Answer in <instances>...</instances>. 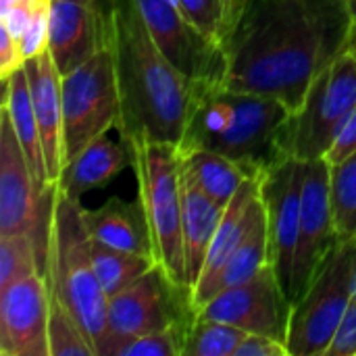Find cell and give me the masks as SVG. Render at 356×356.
<instances>
[{
	"instance_id": "6da1fadb",
	"label": "cell",
	"mask_w": 356,
	"mask_h": 356,
	"mask_svg": "<svg viewBox=\"0 0 356 356\" xmlns=\"http://www.w3.org/2000/svg\"><path fill=\"white\" fill-rule=\"evenodd\" d=\"M353 31L350 0H229L223 86L294 111L313 79L348 50Z\"/></svg>"
},
{
	"instance_id": "7a4b0ae2",
	"label": "cell",
	"mask_w": 356,
	"mask_h": 356,
	"mask_svg": "<svg viewBox=\"0 0 356 356\" xmlns=\"http://www.w3.org/2000/svg\"><path fill=\"white\" fill-rule=\"evenodd\" d=\"M108 50L119 90L121 138L179 146L194 83L159 50L136 0H115Z\"/></svg>"
},
{
	"instance_id": "3957f363",
	"label": "cell",
	"mask_w": 356,
	"mask_h": 356,
	"mask_svg": "<svg viewBox=\"0 0 356 356\" xmlns=\"http://www.w3.org/2000/svg\"><path fill=\"white\" fill-rule=\"evenodd\" d=\"M290 108L269 96L232 90L223 83H194L179 150H213L238 163L248 177L284 161L277 131Z\"/></svg>"
},
{
	"instance_id": "277c9868",
	"label": "cell",
	"mask_w": 356,
	"mask_h": 356,
	"mask_svg": "<svg viewBox=\"0 0 356 356\" xmlns=\"http://www.w3.org/2000/svg\"><path fill=\"white\" fill-rule=\"evenodd\" d=\"M81 209L79 200L67 196L56 184L44 280L48 294L71 311L98 355V346L106 332L108 296L94 271L92 238L83 223Z\"/></svg>"
},
{
	"instance_id": "5b68a950",
	"label": "cell",
	"mask_w": 356,
	"mask_h": 356,
	"mask_svg": "<svg viewBox=\"0 0 356 356\" xmlns=\"http://www.w3.org/2000/svg\"><path fill=\"white\" fill-rule=\"evenodd\" d=\"M134 169L138 192L150 227L154 261L171 280L188 284L186 248L181 227V186H179V150L175 144L134 140Z\"/></svg>"
},
{
	"instance_id": "8992f818",
	"label": "cell",
	"mask_w": 356,
	"mask_h": 356,
	"mask_svg": "<svg viewBox=\"0 0 356 356\" xmlns=\"http://www.w3.org/2000/svg\"><path fill=\"white\" fill-rule=\"evenodd\" d=\"M355 108L356 58L346 50L313 79L298 108L282 123L277 131L282 156L305 163L325 159Z\"/></svg>"
},
{
	"instance_id": "52a82bcc",
	"label": "cell",
	"mask_w": 356,
	"mask_h": 356,
	"mask_svg": "<svg viewBox=\"0 0 356 356\" xmlns=\"http://www.w3.org/2000/svg\"><path fill=\"white\" fill-rule=\"evenodd\" d=\"M198 319L192 288L167 275L161 265L108 298L106 332L96 356H115L119 344L129 338L173 330L184 342Z\"/></svg>"
},
{
	"instance_id": "ba28073f",
	"label": "cell",
	"mask_w": 356,
	"mask_h": 356,
	"mask_svg": "<svg viewBox=\"0 0 356 356\" xmlns=\"http://www.w3.org/2000/svg\"><path fill=\"white\" fill-rule=\"evenodd\" d=\"M356 294V238L338 240L321 261L305 294L292 305L288 355L325 356Z\"/></svg>"
},
{
	"instance_id": "9c48e42d",
	"label": "cell",
	"mask_w": 356,
	"mask_h": 356,
	"mask_svg": "<svg viewBox=\"0 0 356 356\" xmlns=\"http://www.w3.org/2000/svg\"><path fill=\"white\" fill-rule=\"evenodd\" d=\"M60 102L63 159L69 163L92 140L119 123L121 104L108 48H102L88 63L60 77Z\"/></svg>"
},
{
	"instance_id": "30bf717a",
	"label": "cell",
	"mask_w": 356,
	"mask_h": 356,
	"mask_svg": "<svg viewBox=\"0 0 356 356\" xmlns=\"http://www.w3.org/2000/svg\"><path fill=\"white\" fill-rule=\"evenodd\" d=\"M56 181L40 186L29 169L8 115H0V234L31 236L46 267Z\"/></svg>"
},
{
	"instance_id": "8fae6325",
	"label": "cell",
	"mask_w": 356,
	"mask_h": 356,
	"mask_svg": "<svg viewBox=\"0 0 356 356\" xmlns=\"http://www.w3.org/2000/svg\"><path fill=\"white\" fill-rule=\"evenodd\" d=\"M165 58L192 83H223L227 60L219 42L204 35L175 0H136Z\"/></svg>"
},
{
	"instance_id": "7c38bea8",
	"label": "cell",
	"mask_w": 356,
	"mask_h": 356,
	"mask_svg": "<svg viewBox=\"0 0 356 356\" xmlns=\"http://www.w3.org/2000/svg\"><path fill=\"white\" fill-rule=\"evenodd\" d=\"M292 302L271 265L248 282L223 290L198 309V315L229 323L246 334H259L286 344Z\"/></svg>"
},
{
	"instance_id": "4fadbf2b",
	"label": "cell",
	"mask_w": 356,
	"mask_h": 356,
	"mask_svg": "<svg viewBox=\"0 0 356 356\" xmlns=\"http://www.w3.org/2000/svg\"><path fill=\"white\" fill-rule=\"evenodd\" d=\"M307 163L284 159L271 167L261 179V202L267 215L269 263L280 277L286 296L292 290L294 252L300 229V202Z\"/></svg>"
},
{
	"instance_id": "5bb4252c",
	"label": "cell",
	"mask_w": 356,
	"mask_h": 356,
	"mask_svg": "<svg viewBox=\"0 0 356 356\" xmlns=\"http://www.w3.org/2000/svg\"><path fill=\"white\" fill-rule=\"evenodd\" d=\"M338 240L340 238L336 234L330 200V163L327 159L307 161L300 202V229L292 269V305L305 294L321 261Z\"/></svg>"
},
{
	"instance_id": "9a60e30c",
	"label": "cell",
	"mask_w": 356,
	"mask_h": 356,
	"mask_svg": "<svg viewBox=\"0 0 356 356\" xmlns=\"http://www.w3.org/2000/svg\"><path fill=\"white\" fill-rule=\"evenodd\" d=\"M50 294L42 275H31L0 290V355L50 356Z\"/></svg>"
},
{
	"instance_id": "2e32d148",
	"label": "cell",
	"mask_w": 356,
	"mask_h": 356,
	"mask_svg": "<svg viewBox=\"0 0 356 356\" xmlns=\"http://www.w3.org/2000/svg\"><path fill=\"white\" fill-rule=\"evenodd\" d=\"M111 25L81 0H50L48 50L60 73L69 75L96 52L108 48Z\"/></svg>"
},
{
	"instance_id": "e0dca14e",
	"label": "cell",
	"mask_w": 356,
	"mask_h": 356,
	"mask_svg": "<svg viewBox=\"0 0 356 356\" xmlns=\"http://www.w3.org/2000/svg\"><path fill=\"white\" fill-rule=\"evenodd\" d=\"M29 83V94L42 136L48 179L54 184L60 177L63 159V102H60V73L50 56L48 46L23 63Z\"/></svg>"
},
{
	"instance_id": "ac0fdd59",
	"label": "cell",
	"mask_w": 356,
	"mask_h": 356,
	"mask_svg": "<svg viewBox=\"0 0 356 356\" xmlns=\"http://www.w3.org/2000/svg\"><path fill=\"white\" fill-rule=\"evenodd\" d=\"M81 215L92 240L154 259L150 227L140 198L131 202L113 196L100 209H81Z\"/></svg>"
},
{
	"instance_id": "d6986e66",
	"label": "cell",
	"mask_w": 356,
	"mask_h": 356,
	"mask_svg": "<svg viewBox=\"0 0 356 356\" xmlns=\"http://www.w3.org/2000/svg\"><path fill=\"white\" fill-rule=\"evenodd\" d=\"M127 167H134L131 144L123 138L113 142L104 134L65 163L56 184L67 196L79 200L83 194L111 184Z\"/></svg>"
},
{
	"instance_id": "ffe728a7",
	"label": "cell",
	"mask_w": 356,
	"mask_h": 356,
	"mask_svg": "<svg viewBox=\"0 0 356 356\" xmlns=\"http://www.w3.org/2000/svg\"><path fill=\"white\" fill-rule=\"evenodd\" d=\"M179 186H181V227H184V248H186V273L188 284L194 290L200 273L204 269L215 232L223 217L225 207L209 198L196 181L179 165Z\"/></svg>"
},
{
	"instance_id": "44dd1931",
	"label": "cell",
	"mask_w": 356,
	"mask_h": 356,
	"mask_svg": "<svg viewBox=\"0 0 356 356\" xmlns=\"http://www.w3.org/2000/svg\"><path fill=\"white\" fill-rule=\"evenodd\" d=\"M265 265L269 263V236H267V215L265 207L259 211L257 219L252 221L250 229L246 232L244 240L236 246V250L227 257V261L219 267V271L209 277L207 282H200L194 286L192 296L196 309L207 305L213 296L221 294L223 290H229L234 286H240L254 277Z\"/></svg>"
},
{
	"instance_id": "7402d4cb",
	"label": "cell",
	"mask_w": 356,
	"mask_h": 356,
	"mask_svg": "<svg viewBox=\"0 0 356 356\" xmlns=\"http://www.w3.org/2000/svg\"><path fill=\"white\" fill-rule=\"evenodd\" d=\"M2 111L8 115L10 125L17 134V140L25 152V159L29 163V169L40 186H50L52 181L48 179V169H46V159H44V146H42V136L29 94V83H27V73L25 67H19L17 71L10 73V77L4 81V102Z\"/></svg>"
},
{
	"instance_id": "603a6c76",
	"label": "cell",
	"mask_w": 356,
	"mask_h": 356,
	"mask_svg": "<svg viewBox=\"0 0 356 356\" xmlns=\"http://www.w3.org/2000/svg\"><path fill=\"white\" fill-rule=\"evenodd\" d=\"M179 165L196 186L221 207H227L244 179H248V173L238 163L213 150H179Z\"/></svg>"
},
{
	"instance_id": "cb8c5ba5",
	"label": "cell",
	"mask_w": 356,
	"mask_h": 356,
	"mask_svg": "<svg viewBox=\"0 0 356 356\" xmlns=\"http://www.w3.org/2000/svg\"><path fill=\"white\" fill-rule=\"evenodd\" d=\"M92 263L96 277L108 298L131 286L136 280H140L156 265L152 257L117 250L96 240H92Z\"/></svg>"
},
{
	"instance_id": "d4e9b609",
	"label": "cell",
	"mask_w": 356,
	"mask_h": 356,
	"mask_svg": "<svg viewBox=\"0 0 356 356\" xmlns=\"http://www.w3.org/2000/svg\"><path fill=\"white\" fill-rule=\"evenodd\" d=\"M330 200L338 238H356V152L330 165Z\"/></svg>"
},
{
	"instance_id": "484cf974",
	"label": "cell",
	"mask_w": 356,
	"mask_h": 356,
	"mask_svg": "<svg viewBox=\"0 0 356 356\" xmlns=\"http://www.w3.org/2000/svg\"><path fill=\"white\" fill-rule=\"evenodd\" d=\"M31 275L46 277V263L31 236L0 234V290Z\"/></svg>"
},
{
	"instance_id": "4316f807",
	"label": "cell",
	"mask_w": 356,
	"mask_h": 356,
	"mask_svg": "<svg viewBox=\"0 0 356 356\" xmlns=\"http://www.w3.org/2000/svg\"><path fill=\"white\" fill-rule=\"evenodd\" d=\"M246 336V332L229 323L204 319L198 315L188 332L181 356H234Z\"/></svg>"
},
{
	"instance_id": "83f0119b",
	"label": "cell",
	"mask_w": 356,
	"mask_h": 356,
	"mask_svg": "<svg viewBox=\"0 0 356 356\" xmlns=\"http://www.w3.org/2000/svg\"><path fill=\"white\" fill-rule=\"evenodd\" d=\"M48 348L50 356H96V350L71 315V311L50 296L48 313Z\"/></svg>"
},
{
	"instance_id": "f1b7e54d",
	"label": "cell",
	"mask_w": 356,
	"mask_h": 356,
	"mask_svg": "<svg viewBox=\"0 0 356 356\" xmlns=\"http://www.w3.org/2000/svg\"><path fill=\"white\" fill-rule=\"evenodd\" d=\"M175 4L204 35L221 44L229 0H175Z\"/></svg>"
},
{
	"instance_id": "f546056e",
	"label": "cell",
	"mask_w": 356,
	"mask_h": 356,
	"mask_svg": "<svg viewBox=\"0 0 356 356\" xmlns=\"http://www.w3.org/2000/svg\"><path fill=\"white\" fill-rule=\"evenodd\" d=\"M184 338L173 332H152L144 336H136L117 346L115 356H181Z\"/></svg>"
},
{
	"instance_id": "4dcf8cb0",
	"label": "cell",
	"mask_w": 356,
	"mask_h": 356,
	"mask_svg": "<svg viewBox=\"0 0 356 356\" xmlns=\"http://www.w3.org/2000/svg\"><path fill=\"white\" fill-rule=\"evenodd\" d=\"M325 356H356V294L350 300Z\"/></svg>"
},
{
	"instance_id": "1f68e13d",
	"label": "cell",
	"mask_w": 356,
	"mask_h": 356,
	"mask_svg": "<svg viewBox=\"0 0 356 356\" xmlns=\"http://www.w3.org/2000/svg\"><path fill=\"white\" fill-rule=\"evenodd\" d=\"M23 63H25V56L21 52L17 38L0 23V75H2V81H6L13 71L23 67Z\"/></svg>"
},
{
	"instance_id": "d6a6232c",
	"label": "cell",
	"mask_w": 356,
	"mask_h": 356,
	"mask_svg": "<svg viewBox=\"0 0 356 356\" xmlns=\"http://www.w3.org/2000/svg\"><path fill=\"white\" fill-rule=\"evenodd\" d=\"M234 356H290L288 346L280 340L259 336V334H248L240 346L236 348Z\"/></svg>"
},
{
	"instance_id": "836d02e7",
	"label": "cell",
	"mask_w": 356,
	"mask_h": 356,
	"mask_svg": "<svg viewBox=\"0 0 356 356\" xmlns=\"http://www.w3.org/2000/svg\"><path fill=\"white\" fill-rule=\"evenodd\" d=\"M356 152V108L355 113L348 117V121L342 125L334 146L330 148V152L325 154L327 163L330 165H336V163H342L344 159H348L350 154Z\"/></svg>"
},
{
	"instance_id": "e575fe53",
	"label": "cell",
	"mask_w": 356,
	"mask_h": 356,
	"mask_svg": "<svg viewBox=\"0 0 356 356\" xmlns=\"http://www.w3.org/2000/svg\"><path fill=\"white\" fill-rule=\"evenodd\" d=\"M86 4H90L108 25H111V19H113V10H115V0H81Z\"/></svg>"
},
{
	"instance_id": "d590c367",
	"label": "cell",
	"mask_w": 356,
	"mask_h": 356,
	"mask_svg": "<svg viewBox=\"0 0 356 356\" xmlns=\"http://www.w3.org/2000/svg\"><path fill=\"white\" fill-rule=\"evenodd\" d=\"M348 50L355 54V58H356V23H355V31H353V38H350V46H348Z\"/></svg>"
},
{
	"instance_id": "8d00e7d4",
	"label": "cell",
	"mask_w": 356,
	"mask_h": 356,
	"mask_svg": "<svg viewBox=\"0 0 356 356\" xmlns=\"http://www.w3.org/2000/svg\"><path fill=\"white\" fill-rule=\"evenodd\" d=\"M350 6H353V10H355V23H356V0H350Z\"/></svg>"
}]
</instances>
